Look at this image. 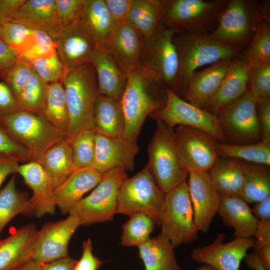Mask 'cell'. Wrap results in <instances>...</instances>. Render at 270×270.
<instances>
[{
  "mask_svg": "<svg viewBox=\"0 0 270 270\" xmlns=\"http://www.w3.org/2000/svg\"><path fill=\"white\" fill-rule=\"evenodd\" d=\"M168 88L155 70L142 64L127 76L126 86L120 101L126 139L137 143L146 118L166 104Z\"/></svg>",
  "mask_w": 270,
  "mask_h": 270,
  "instance_id": "obj_1",
  "label": "cell"
},
{
  "mask_svg": "<svg viewBox=\"0 0 270 270\" xmlns=\"http://www.w3.org/2000/svg\"><path fill=\"white\" fill-rule=\"evenodd\" d=\"M263 20L270 22V0H229L216 28L210 35L240 53Z\"/></svg>",
  "mask_w": 270,
  "mask_h": 270,
  "instance_id": "obj_2",
  "label": "cell"
},
{
  "mask_svg": "<svg viewBox=\"0 0 270 270\" xmlns=\"http://www.w3.org/2000/svg\"><path fill=\"white\" fill-rule=\"evenodd\" d=\"M60 82L64 89L70 118L66 138L82 130H96L92 111L99 93L92 64L65 68Z\"/></svg>",
  "mask_w": 270,
  "mask_h": 270,
  "instance_id": "obj_3",
  "label": "cell"
},
{
  "mask_svg": "<svg viewBox=\"0 0 270 270\" xmlns=\"http://www.w3.org/2000/svg\"><path fill=\"white\" fill-rule=\"evenodd\" d=\"M179 59L173 90L180 97L191 74L202 66L224 60H234L238 50L214 40L209 34L178 32L173 36Z\"/></svg>",
  "mask_w": 270,
  "mask_h": 270,
  "instance_id": "obj_4",
  "label": "cell"
},
{
  "mask_svg": "<svg viewBox=\"0 0 270 270\" xmlns=\"http://www.w3.org/2000/svg\"><path fill=\"white\" fill-rule=\"evenodd\" d=\"M229 0H162L161 22L178 32L210 34Z\"/></svg>",
  "mask_w": 270,
  "mask_h": 270,
  "instance_id": "obj_5",
  "label": "cell"
},
{
  "mask_svg": "<svg viewBox=\"0 0 270 270\" xmlns=\"http://www.w3.org/2000/svg\"><path fill=\"white\" fill-rule=\"evenodd\" d=\"M0 124L9 136L30 154L32 161L66 138L42 114L22 110L0 116Z\"/></svg>",
  "mask_w": 270,
  "mask_h": 270,
  "instance_id": "obj_6",
  "label": "cell"
},
{
  "mask_svg": "<svg viewBox=\"0 0 270 270\" xmlns=\"http://www.w3.org/2000/svg\"><path fill=\"white\" fill-rule=\"evenodd\" d=\"M156 122L148 146L147 164L157 184L166 194L187 180L188 172L180 162L174 128L160 120Z\"/></svg>",
  "mask_w": 270,
  "mask_h": 270,
  "instance_id": "obj_7",
  "label": "cell"
},
{
  "mask_svg": "<svg viewBox=\"0 0 270 270\" xmlns=\"http://www.w3.org/2000/svg\"><path fill=\"white\" fill-rule=\"evenodd\" d=\"M165 194L157 184L146 165L122 184L118 196L116 214L130 216L142 213L160 225Z\"/></svg>",
  "mask_w": 270,
  "mask_h": 270,
  "instance_id": "obj_8",
  "label": "cell"
},
{
  "mask_svg": "<svg viewBox=\"0 0 270 270\" xmlns=\"http://www.w3.org/2000/svg\"><path fill=\"white\" fill-rule=\"evenodd\" d=\"M128 178L126 170L122 168L103 174L94 189L76 203L68 214L76 216L84 226L112 220L116 214L120 188Z\"/></svg>",
  "mask_w": 270,
  "mask_h": 270,
  "instance_id": "obj_9",
  "label": "cell"
},
{
  "mask_svg": "<svg viewBox=\"0 0 270 270\" xmlns=\"http://www.w3.org/2000/svg\"><path fill=\"white\" fill-rule=\"evenodd\" d=\"M160 226L174 248L198 239L187 180L165 194Z\"/></svg>",
  "mask_w": 270,
  "mask_h": 270,
  "instance_id": "obj_10",
  "label": "cell"
},
{
  "mask_svg": "<svg viewBox=\"0 0 270 270\" xmlns=\"http://www.w3.org/2000/svg\"><path fill=\"white\" fill-rule=\"evenodd\" d=\"M216 116L226 143L242 145L262 140V132L256 103L248 90Z\"/></svg>",
  "mask_w": 270,
  "mask_h": 270,
  "instance_id": "obj_11",
  "label": "cell"
},
{
  "mask_svg": "<svg viewBox=\"0 0 270 270\" xmlns=\"http://www.w3.org/2000/svg\"><path fill=\"white\" fill-rule=\"evenodd\" d=\"M166 96L164 106L151 114V118L172 128L176 126L196 128L210 134L220 142H226L216 116L186 102L170 89L168 88Z\"/></svg>",
  "mask_w": 270,
  "mask_h": 270,
  "instance_id": "obj_12",
  "label": "cell"
},
{
  "mask_svg": "<svg viewBox=\"0 0 270 270\" xmlns=\"http://www.w3.org/2000/svg\"><path fill=\"white\" fill-rule=\"evenodd\" d=\"M180 162L188 172H208L218 156L220 142L214 137L202 130L178 126L174 130Z\"/></svg>",
  "mask_w": 270,
  "mask_h": 270,
  "instance_id": "obj_13",
  "label": "cell"
},
{
  "mask_svg": "<svg viewBox=\"0 0 270 270\" xmlns=\"http://www.w3.org/2000/svg\"><path fill=\"white\" fill-rule=\"evenodd\" d=\"M178 32L160 22L146 39L142 64L155 70L166 87L172 90L177 77L179 59L173 36Z\"/></svg>",
  "mask_w": 270,
  "mask_h": 270,
  "instance_id": "obj_14",
  "label": "cell"
},
{
  "mask_svg": "<svg viewBox=\"0 0 270 270\" xmlns=\"http://www.w3.org/2000/svg\"><path fill=\"white\" fill-rule=\"evenodd\" d=\"M81 225L74 214L64 220L46 222L37 232L32 260L42 264L68 256L70 240Z\"/></svg>",
  "mask_w": 270,
  "mask_h": 270,
  "instance_id": "obj_15",
  "label": "cell"
},
{
  "mask_svg": "<svg viewBox=\"0 0 270 270\" xmlns=\"http://www.w3.org/2000/svg\"><path fill=\"white\" fill-rule=\"evenodd\" d=\"M224 234H220L212 244L196 248L190 254L191 258L216 270H239L248 250L254 247V240L252 238H234L224 243Z\"/></svg>",
  "mask_w": 270,
  "mask_h": 270,
  "instance_id": "obj_16",
  "label": "cell"
},
{
  "mask_svg": "<svg viewBox=\"0 0 270 270\" xmlns=\"http://www.w3.org/2000/svg\"><path fill=\"white\" fill-rule=\"evenodd\" d=\"M146 38L128 21L116 25L104 48L128 76L142 65Z\"/></svg>",
  "mask_w": 270,
  "mask_h": 270,
  "instance_id": "obj_17",
  "label": "cell"
},
{
  "mask_svg": "<svg viewBox=\"0 0 270 270\" xmlns=\"http://www.w3.org/2000/svg\"><path fill=\"white\" fill-rule=\"evenodd\" d=\"M188 178L195 226L198 232H206L218 212L220 195L208 172H190Z\"/></svg>",
  "mask_w": 270,
  "mask_h": 270,
  "instance_id": "obj_18",
  "label": "cell"
},
{
  "mask_svg": "<svg viewBox=\"0 0 270 270\" xmlns=\"http://www.w3.org/2000/svg\"><path fill=\"white\" fill-rule=\"evenodd\" d=\"M138 152L137 143L128 140L124 135L108 137L96 132L92 168L102 174L116 168L132 171Z\"/></svg>",
  "mask_w": 270,
  "mask_h": 270,
  "instance_id": "obj_19",
  "label": "cell"
},
{
  "mask_svg": "<svg viewBox=\"0 0 270 270\" xmlns=\"http://www.w3.org/2000/svg\"><path fill=\"white\" fill-rule=\"evenodd\" d=\"M54 40L57 54L65 68L90 62L99 47L78 23L62 27Z\"/></svg>",
  "mask_w": 270,
  "mask_h": 270,
  "instance_id": "obj_20",
  "label": "cell"
},
{
  "mask_svg": "<svg viewBox=\"0 0 270 270\" xmlns=\"http://www.w3.org/2000/svg\"><path fill=\"white\" fill-rule=\"evenodd\" d=\"M18 173L32 191L29 199L32 214L40 218L46 214L54 215L56 207L54 190L44 170L36 162L20 165Z\"/></svg>",
  "mask_w": 270,
  "mask_h": 270,
  "instance_id": "obj_21",
  "label": "cell"
},
{
  "mask_svg": "<svg viewBox=\"0 0 270 270\" xmlns=\"http://www.w3.org/2000/svg\"><path fill=\"white\" fill-rule=\"evenodd\" d=\"M232 60H224L194 72L180 98L200 108L204 107L221 84Z\"/></svg>",
  "mask_w": 270,
  "mask_h": 270,
  "instance_id": "obj_22",
  "label": "cell"
},
{
  "mask_svg": "<svg viewBox=\"0 0 270 270\" xmlns=\"http://www.w3.org/2000/svg\"><path fill=\"white\" fill-rule=\"evenodd\" d=\"M248 66L238 56L232 60L214 94L204 110L216 116L223 108L242 97L248 90Z\"/></svg>",
  "mask_w": 270,
  "mask_h": 270,
  "instance_id": "obj_23",
  "label": "cell"
},
{
  "mask_svg": "<svg viewBox=\"0 0 270 270\" xmlns=\"http://www.w3.org/2000/svg\"><path fill=\"white\" fill-rule=\"evenodd\" d=\"M38 230L29 223L0 239V270H18L32 260Z\"/></svg>",
  "mask_w": 270,
  "mask_h": 270,
  "instance_id": "obj_24",
  "label": "cell"
},
{
  "mask_svg": "<svg viewBox=\"0 0 270 270\" xmlns=\"http://www.w3.org/2000/svg\"><path fill=\"white\" fill-rule=\"evenodd\" d=\"M103 174L92 168L78 169L61 185L54 190L58 206L63 214L69 213L72 207L83 196L94 188Z\"/></svg>",
  "mask_w": 270,
  "mask_h": 270,
  "instance_id": "obj_25",
  "label": "cell"
},
{
  "mask_svg": "<svg viewBox=\"0 0 270 270\" xmlns=\"http://www.w3.org/2000/svg\"><path fill=\"white\" fill-rule=\"evenodd\" d=\"M218 214L224 224L234 228V238L254 236L258 220L240 196L220 195Z\"/></svg>",
  "mask_w": 270,
  "mask_h": 270,
  "instance_id": "obj_26",
  "label": "cell"
},
{
  "mask_svg": "<svg viewBox=\"0 0 270 270\" xmlns=\"http://www.w3.org/2000/svg\"><path fill=\"white\" fill-rule=\"evenodd\" d=\"M79 24L99 47H103L116 24L104 0H84Z\"/></svg>",
  "mask_w": 270,
  "mask_h": 270,
  "instance_id": "obj_27",
  "label": "cell"
},
{
  "mask_svg": "<svg viewBox=\"0 0 270 270\" xmlns=\"http://www.w3.org/2000/svg\"><path fill=\"white\" fill-rule=\"evenodd\" d=\"M12 22L44 31L54 39L61 28L56 8V0H26Z\"/></svg>",
  "mask_w": 270,
  "mask_h": 270,
  "instance_id": "obj_28",
  "label": "cell"
},
{
  "mask_svg": "<svg viewBox=\"0 0 270 270\" xmlns=\"http://www.w3.org/2000/svg\"><path fill=\"white\" fill-rule=\"evenodd\" d=\"M90 62L96 70L98 93L120 102L126 86L127 76L111 55L104 48L98 47Z\"/></svg>",
  "mask_w": 270,
  "mask_h": 270,
  "instance_id": "obj_29",
  "label": "cell"
},
{
  "mask_svg": "<svg viewBox=\"0 0 270 270\" xmlns=\"http://www.w3.org/2000/svg\"><path fill=\"white\" fill-rule=\"evenodd\" d=\"M36 162L47 174L54 190L76 170L72 147L66 138L52 146Z\"/></svg>",
  "mask_w": 270,
  "mask_h": 270,
  "instance_id": "obj_30",
  "label": "cell"
},
{
  "mask_svg": "<svg viewBox=\"0 0 270 270\" xmlns=\"http://www.w3.org/2000/svg\"><path fill=\"white\" fill-rule=\"evenodd\" d=\"M92 112L97 133L108 137L124 135L125 119L120 102L98 94Z\"/></svg>",
  "mask_w": 270,
  "mask_h": 270,
  "instance_id": "obj_31",
  "label": "cell"
},
{
  "mask_svg": "<svg viewBox=\"0 0 270 270\" xmlns=\"http://www.w3.org/2000/svg\"><path fill=\"white\" fill-rule=\"evenodd\" d=\"M140 258L146 270H180L174 247L170 241L160 234L150 238L138 246Z\"/></svg>",
  "mask_w": 270,
  "mask_h": 270,
  "instance_id": "obj_32",
  "label": "cell"
},
{
  "mask_svg": "<svg viewBox=\"0 0 270 270\" xmlns=\"http://www.w3.org/2000/svg\"><path fill=\"white\" fill-rule=\"evenodd\" d=\"M208 173L220 195L240 196L243 182L240 160L218 156Z\"/></svg>",
  "mask_w": 270,
  "mask_h": 270,
  "instance_id": "obj_33",
  "label": "cell"
},
{
  "mask_svg": "<svg viewBox=\"0 0 270 270\" xmlns=\"http://www.w3.org/2000/svg\"><path fill=\"white\" fill-rule=\"evenodd\" d=\"M243 182L240 196L248 204H254L270 196L269 166L240 160Z\"/></svg>",
  "mask_w": 270,
  "mask_h": 270,
  "instance_id": "obj_34",
  "label": "cell"
},
{
  "mask_svg": "<svg viewBox=\"0 0 270 270\" xmlns=\"http://www.w3.org/2000/svg\"><path fill=\"white\" fill-rule=\"evenodd\" d=\"M42 114L66 138L70 118L64 89L60 82L48 84Z\"/></svg>",
  "mask_w": 270,
  "mask_h": 270,
  "instance_id": "obj_35",
  "label": "cell"
},
{
  "mask_svg": "<svg viewBox=\"0 0 270 270\" xmlns=\"http://www.w3.org/2000/svg\"><path fill=\"white\" fill-rule=\"evenodd\" d=\"M162 13V0H132L127 21L146 39L160 22Z\"/></svg>",
  "mask_w": 270,
  "mask_h": 270,
  "instance_id": "obj_36",
  "label": "cell"
},
{
  "mask_svg": "<svg viewBox=\"0 0 270 270\" xmlns=\"http://www.w3.org/2000/svg\"><path fill=\"white\" fill-rule=\"evenodd\" d=\"M216 151L218 157L242 160L258 165L270 166V140H262L256 143L242 145L220 142Z\"/></svg>",
  "mask_w": 270,
  "mask_h": 270,
  "instance_id": "obj_37",
  "label": "cell"
},
{
  "mask_svg": "<svg viewBox=\"0 0 270 270\" xmlns=\"http://www.w3.org/2000/svg\"><path fill=\"white\" fill-rule=\"evenodd\" d=\"M19 214H32L28 196L16 188L14 175L0 191V235L7 224Z\"/></svg>",
  "mask_w": 270,
  "mask_h": 270,
  "instance_id": "obj_38",
  "label": "cell"
},
{
  "mask_svg": "<svg viewBox=\"0 0 270 270\" xmlns=\"http://www.w3.org/2000/svg\"><path fill=\"white\" fill-rule=\"evenodd\" d=\"M238 57L248 66L270 64V22H260L251 41Z\"/></svg>",
  "mask_w": 270,
  "mask_h": 270,
  "instance_id": "obj_39",
  "label": "cell"
},
{
  "mask_svg": "<svg viewBox=\"0 0 270 270\" xmlns=\"http://www.w3.org/2000/svg\"><path fill=\"white\" fill-rule=\"evenodd\" d=\"M96 132L94 130H84L66 138L72 147L73 162L76 170L92 168Z\"/></svg>",
  "mask_w": 270,
  "mask_h": 270,
  "instance_id": "obj_40",
  "label": "cell"
},
{
  "mask_svg": "<svg viewBox=\"0 0 270 270\" xmlns=\"http://www.w3.org/2000/svg\"><path fill=\"white\" fill-rule=\"evenodd\" d=\"M156 224L152 219L144 214L136 213L130 216L122 226L120 244L125 246H139L150 238Z\"/></svg>",
  "mask_w": 270,
  "mask_h": 270,
  "instance_id": "obj_41",
  "label": "cell"
},
{
  "mask_svg": "<svg viewBox=\"0 0 270 270\" xmlns=\"http://www.w3.org/2000/svg\"><path fill=\"white\" fill-rule=\"evenodd\" d=\"M48 84L40 78L34 71L17 101L22 110L42 114Z\"/></svg>",
  "mask_w": 270,
  "mask_h": 270,
  "instance_id": "obj_42",
  "label": "cell"
},
{
  "mask_svg": "<svg viewBox=\"0 0 270 270\" xmlns=\"http://www.w3.org/2000/svg\"><path fill=\"white\" fill-rule=\"evenodd\" d=\"M34 29L24 24L10 22L1 27L0 36L20 56L24 55L32 46Z\"/></svg>",
  "mask_w": 270,
  "mask_h": 270,
  "instance_id": "obj_43",
  "label": "cell"
},
{
  "mask_svg": "<svg viewBox=\"0 0 270 270\" xmlns=\"http://www.w3.org/2000/svg\"><path fill=\"white\" fill-rule=\"evenodd\" d=\"M34 72L32 64L22 56L10 68L2 78L10 88L16 98L20 96Z\"/></svg>",
  "mask_w": 270,
  "mask_h": 270,
  "instance_id": "obj_44",
  "label": "cell"
},
{
  "mask_svg": "<svg viewBox=\"0 0 270 270\" xmlns=\"http://www.w3.org/2000/svg\"><path fill=\"white\" fill-rule=\"evenodd\" d=\"M248 90L255 100L270 98V64L248 66Z\"/></svg>",
  "mask_w": 270,
  "mask_h": 270,
  "instance_id": "obj_45",
  "label": "cell"
},
{
  "mask_svg": "<svg viewBox=\"0 0 270 270\" xmlns=\"http://www.w3.org/2000/svg\"><path fill=\"white\" fill-rule=\"evenodd\" d=\"M30 62L36 74L47 84L61 81L65 66L56 52Z\"/></svg>",
  "mask_w": 270,
  "mask_h": 270,
  "instance_id": "obj_46",
  "label": "cell"
},
{
  "mask_svg": "<svg viewBox=\"0 0 270 270\" xmlns=\"http://www.w3.org/2000/svg\"><path fill=\"white\" fill-rule=\"evenodd\" d=\"M56 52V44L52 38L44 31L34 30L32 46L22 56L30 62L36 58L49 56Z\"/></svg>",
  "mask_w": 270,
  "mask_h": 270,
  "instance_id": "obj_47",
  "label": "cell"
},
{
  "mask_svg": "<svg viewBox=\"0 0 270 270\" xmlns=\"http://www.w3.org/2000/svg\"><path fill=\"white\" fill-rule=\"evenodd\" d=\"M84 0H56L58 18L62 27L79 22Z\"/></svg>",
  "mask_w": 270,
  "mask_h": 270,
  "instance_id": "obj_48",
  "label": "cell"
},
{
  "mask_svg": "<svg viewBox=\"0 0 270 270\" xmlns=\"http://www.w3.org/2000/svg\"><path fill=\"white\" fill-rule=\"evenodd\" d=\"M0 156H6L24 162L32 161L29 152L17 144L0 124Z\"/></svg>",
  "mask_w": 270,
  "mask_h": 270,
  "instance_id": "obj_49",
  "label": "cell"
},
{
  "mask_svg": "<svg viewBox=\"0 0 270 270\" xmlns=\"http://www.w3.org/2000/svg\"><path fill=\"white\" fill-rule=\"evenodd\" d=\"M92 246L90 239L84 240L82 243V254L74 267V270H98L103 262L92 254Z\"/></svg>",
  "mask_w": 270,
  "mask_h": 270,
  "instance_id": "obj_50",
  "label": "cell"
},
{
  "mask_svg": "<svg viewBox=\"0 0 270 270\" xmlns=\"http://www.w3.org/2000/svg\"><path fill=\"white\" fill-rule=\"evenodd\" d=\"M20 110L10 88L0 79V116Z\"/></svg>",
  "mask_w": 270,
  "mask_h": 270,
  "instance_id": "obj_51",
  "label": "cell"
},
{
  "mask_svg": "<svg viewBox=\"0 0 270 270\" xmlns=\"http://www.w3.org/2000/svg\"><path fill=\"white\" fill-rule=\"evenodd\" d=\"M116 24L127 22L132 0H104Z\"/></svg>",
  "mask_w": 270,
  "mask_h": 270,
  "instance_id": "obj_52",
  "label": "cell"
},
{
  "mask_svg": "<svg viewBox=\"0 0 270 270\" xmlns=\"http://www.w3.org/2000/svg\"><path fill=\"white\" fill-rule=\"evenodd\" d=\"M256 102L262 128V140H270V98L256 100Z\"/></svg>",
  "mask_w": 270,
  "mask_h": 270,
  "instance_id": "obj_53",
  "label": "cell"
},
{
  "mask_svg": "<svg viewBox=\"0 0 270 270\" xmlns=\"http://www.w3.org/2000/svg\"><path fill=\"white\" fill-rule=\"evenodd\" d=\"M20 56L0 36V79L17 61Z\"/></svg>",
  "mask_w": 270,
  "mask_h": 270,
  "instance_id": "obj_54",
  "label": "cell"
},
{
  "mask_svg": "<svg viewBox=\"0 0 270 270\" xmlns=\"http://www.w3.org/2000/svg\"><path fill=\"white\" fill-rule=\"evenodd\" d=\"M26 0H0V26L12 22Z\"/></svg>",
  "mask_w": 270,
  "mask_h": 270,
  "instance_id": "obj_55",
  "label": "cell"
},
{
  "mask_svg": "<svg viewBox=\"0 0 270 270\" xmlns=\"http://www.w3.org/2000/svg\"><path fill=\"white\" fill-rule=\"evenodd\" d=\"M254 236V251L270 247V220H258Z\"/></svg>",
  "mask_w": 270,
  "mask_h": 270,
  "instance_id": "obj_56",
  "label": "cell"
},
{
  "mask_svg": "<svg viewBox=\"0 0 270 270\" xmlns=\"http://www.w3.org/2000/svg\"><path fill=\"white\" fill-rule=\"evenodd\" d=\"M19 166L16 160L0 156V186L9 174L18 173Z\"/></svg>",
  "mask_w": 270,
  "mask_h": 270,
  "instance_id": "obj_57",
  "label": "cell"
},
{
  "mask_svg": "<svg viewBox=\"0 0 270 270\" xmlns=\"http://www.w3.org/2000/svg\"><path fill=\"white\" fill-rule=\"evenodd\" d=\"M77 261L68 256L42 264L40 270H74Z\"/></svg>",
  "mask_w": 270,
  "mask_h": 270,
  "instance_id": "obj_58",
  "label": "cell"
},
{
  "mask_svg": "<svg viewBox=\"0 0 270 270\" xmlns=\"http://www.w3.org/2000/svg\"><path fill=\"white\" fill-rule=\"evenodd\" d=\"M250 209L258 220H270V196L254 204Z\"/></svg>",
  "mask_w": 270,
  "mask_h": 270,
  "instance_id": "obj_59",
  "label": "cell"
},
{
  "mask_svg": "<svg viewBox=\"0 0 270 270\" xmlns=\"http://www.w3.org/2000/svg\"><path fill=\"white\" fill-rule=\"evenodd\" d=\"M244 259L246 265L250 269L253 270H268L256 251L249 254H247Z\"/></svg>",
  "mask_w": 270,
  "mask_h": 270,
  "instance_id": "obj_60",
  "label": "cell"
},
{
  "mask_svg": "<svg viewBox=\"0 0 270 270\" xmlns=\"http://www.w3.org/2000/svg\"><path fill=\"white\" fill-rule=\"evenodd\" d=\"M41 264L30 261L18 270H40Z\"/></svg>",
  "mask_w": 270,
  "mask_h": 270,
  "instance_id": "obj_61",
  "label": "cell"
},
{
  "mask_svg": "<svg viewBox=\"0 0 270 270\" xmlns=\"http://www.w3.org/2000/svg\"><path fill=\"white\" fill-rule=\"evenodd\" d=\"M195 270H216L209 266L204 265L198 268Z\"/></svg>",
  "mask_w": 270,
  "mask_h": 270,
  "instance_id": "obj_62",
  "label": "cell"
},
{
  "mask_svg": "<svg viewBox=\"0 0 270 270\" xmlns=\"http://www.w3.org/2000/svg\"><path fill=\"white\" fill-rule=\"evenodd\" d=\"M0 30H1V26H0Z\"/></svg>",
  "mask_w": 270,
  "mask_h": 270,
  "instance_id": "obj_63",
  "label": "cell"
}]
</instances>
